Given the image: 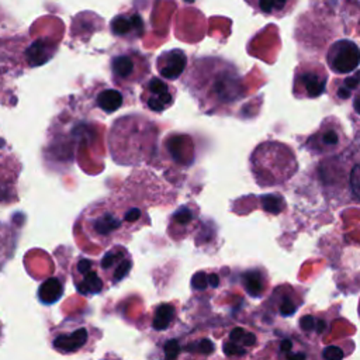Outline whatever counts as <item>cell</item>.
I'll return each instance as SVG.
<instances>
[{
	"instance_id": "6da1fadb",
	"label": "cell",
	"mask_w": 360,
	"mask_h": 360,
	"mask_svg": "<svg viewBox=\"0 0 360 360\" xmlns=\"http://www.w3.org/2000/svg\"><path fill=\"white\" fill-rule=\"evenodd\" d=\"M201 110L214 114L228 111L245 94L242 80L232 66H214L202 75H194L187 83Z\"/></svg>"
},
{
	"instance_id": "7a4b0ae2",
	"label": "cell",
	"mask_w": 360,
	"mask_h": 360,
	"mask_svg": "<svg viewBox=\"0 0 360 360\" xmlns=\"http://www.w3.org/2000/svg\"><path fill=\"white\" fill-rule=\"evenodd\" d=\"M143 214L138 207H124L118 202H100L84 218L87 233L101 245L121 238L135 229Z\"/></svg>"
},
{
	"instance_id": "3957f363",
	"label": "cell",
	"mask_w": 360,
	"mask_h": 360,
	"mask_svg": "<svg viewBox=\"0 0 360 360\" xmlns=\"http://www.w3.org/2000/svg\"><path fill=\"white\" fill-rule=\"evenodd\" d=\"M91 326L80 318H66L51 332L52 347L62 354L84 349L91 339Z\"/></svg>"
},
{
	"instance_id": "277c9868",
	"label": "cell",
	"mask_w": 360,
	"mask_h": 360,
	"mask_svg": "<svg viewBox=\"0 0 360 360\" xmlns=\"http://www.w3.org/2000/svg\"><path fill=\"white\" fill-rule=\"evenodd\" d=\"M347 142L346 134L339 121L333 118L323 120L318 131H315L305 142V148L316 156L333 155L339 152Z\"/></svg>"
},
{
	"instance_id": "5b68a950",
	"label": "cell",
	"mask_w": 360,
	"mask_h": 360,
	"mask_svg": "<svg viewBox=\"0 0 360 360\" xmlns=\"http://www.w3.org/2000/svg\"><path fill=\"white\" fill-rule=\"evenodd\" d=\"M72 278L82 295H96L104 290V278L98 263L91 259L79 256L72 269Z\"/></svg>"
},
{
	"instance_id": "8992f818",
	"label": "cell",
	"mask_w": 360,
	"mask_h": 360,
	"mask_svg": "<svg viewBox=\"0 0 360 360\" xmlns=\"http://www.w3.org/2000/svg\"><path fill=\"white\" fill-rule=\"evenodd\" d=\"M328 75L316 68H300L294 77L292 91L297 98H316L326 90Z\"/></svg>"
},
{
	"instance_id": "52a82bcc",
	"label": "cell",
	"mask_w": 360,
	"mask_h": 360,
	"mask_svg": "<svg viewBox=\"0 0 360 360\" xmlns=\"http://www.w3.org/2000/svg\"><path fill=\"white\" fill-rule=\"evenodd\" d=\"M98 267L104 280L117 284L128 276L132 269V259L124 246H114L103 255Z\"/></svg>"
},
{
	"instance_id": "ba28073f",
	"label": "cell",
	"mask_w": 360,
	"mask_h": 360,
	"mask_svg": "<svg viewBox=\"0 0 360 360\" xmlns=\"http://www.w3.org/2000/svg\"><path fill=\"white\" fill-rule=\"evenodd\" d=\"M176 98V90L162 79L150 77L142 90L141 100L143 105L153 112H163L167 110Z\"/></svg>"
},
{
	"instance_id": "9c48e42d",
	"label": "cell",
	"mask_w": 360,
	"mask_h": 360,
	"mask_svg": "<svg viewBox=\"0 0 360 360\" xmlns=\"http://www.w3.org/2000/svg\"><path fill=\"white\" fill-rule=\"evenodd\" d=\"M326 60L335 73H350L359 66V48L349 39H340L329 48Z\"/></svg>"
},
{
	"instance_id": "30bf717a",
	"label": "cell",
	"mask_w": 360,
	"mask_h": 360,
	"mask_svg": "<svg viewBox=\"0 0 360 360\" xmlns=\"http://www.w3.org/2000/svg\"><path fill=\"white\" fill-rule=\"evenodd\" d=\"M187 65V56L181 49H172L167 52H163L158 60L156 68L162 77L169 80H176L181 76Z\"/></svg>"
},
{
	"instance_id": "8fae6325",
	"label": "cell",
	"mask_w": 360,
	"mask_h": 360,
	"mask_svg": "<svg viewBox=\"0 0 360 360\" xmlns=\"http://www.w3.org/2000/svg\"><path fill=\"white\" fill-rule=\"evenodd\" d=\"M256 342L257 339L252 332L236 326L229 332L226 340L224 342V353L228 357L246 356V353L256 345Z\"/></svg>"
},
{
	"instance_id": "7c38bea8",
	"label": "cell",
	"mask_w": 360,
	"mask_h": 360,
	"mask_svg": "<svg viewBox=\"0 0 360 360\" xmlns=\"http://www.w3.org/2000/svg\"><path fill=\"white\" fill-rule=\"evenodd\" d=\"M111 72L117 83L127 84L139 80V75L136 73V63L132 56L118 55L111 60Z\"/></svg>"
},
{
	"instance_id": "4fadbf2b",
	"label": "cell",
	"mask_w": 360,
	"mask_h": 360,
	"mask_svg": "<svg viewBox=\"0 0 360 360\" xmlns=\"http://www.w3.org/2000/svg\"><path fill=\"white\" fill-rule=\"evenodd\" d=\"M269 302H273V307L281 316H290L295 314L301 305L295 294L291 290L283 291V287H277L273 291V297Z\"/></svg>"
},
{
	"instance_id": "5bb4252c",
	"label": "cell",
	"mask_w": 360,
	"mask_h": 360,
	"mask_svg": "<svg viewBox=\"0 0 360 360\" xmlns=\"http://www.w3.org/2000/svg\"><path fill=\"white\" fill-rule=\"evenodd\" d=\"M142 27V20L138 15H118L111 22V30L118 37H139Z\"/></svg>"
},
{
	"instance_id": "9a60e30c",
	"label": "cell",
	"mask_w": 360,
	"mask_h": 360,
	"mask_svg": "<svg viewBox=\"0 0 360 360\" xmlns=\"http://www.w3.org/2000/svg\"><path fill=\"white\" fill-rule=\"evenodd\" d=\"M240 283L245 291L253 298L262 297L266 288V277L259 269L245 271L240 277Z\"/></svg>"
},
{
	"instance_id": "2e32d148",
	"label": "cell",
	"mask_w": 360,
	"mask_h": 360,
	"mask_svg": "<svg viewBox=\"0 0 360 360\" xmlns=\"http://www.w3.org/2000/svg\"><path fill=\"white\" fill-rule=\"evenodd\" d=\"M63 294V283L58 277H49L38 288V300L45 304L51 305L56 302Z\"/></svg>"
},
{
	"instance_id": "e0dca14e",
	"label": "cell",
	"mask_w": 360,
	"mask_h": 360,
	"mask_svg": "<svg viewBox=\"0 0 360 360\" xmlns=\"http://www.w3.org/2000/svg\"><path fill=\"white\" fill-rule=\"evenodd\" d=\"M97 107L104 111L105 114H111L122 107L124 104V96L120 90L115 89H104L101 90L96 97Z\"/></svg>"
},
{
	"instance_id": "ac0fdd59",
	"label": "cell",
	"mask_w": 360,
	"mask_h": 360,
	"mask_svg": "<svg viewBox=\"0 0 360 360\" xmlns=\"http://www.w3.org/2000/svg\"><path fill=\"white\" fill-rule=\"evenodd\" d=\"M176 318V309L172 304L163 302L155 308L153 319H152V329L162 332L170 328L172 322Z\"/></svg>"
},
{
	"instance_id": "d6986e66",
	"label": "cell",
	"mask_w": 360,
	"mask_h": 360,
	"mask_svg": "<svg viewBox=\"0 0 360 360\" xmlns=\"http://www.w3.org/2000/svg\"><path fill=\"white\" fill-rule=\"evenodd\" d=\"M359 87V75L354 73L349 77H345L342 82H335L332 86V97L339 101L349 100L352 94L357 90Z\"/></svg>"
},
{
	"instance_id": "ffe728a7",
	"label": "cell",
	"mask_w": 360,
	"mask_h": 360,
	"mask_svg": "<svg viewBox=\"0 0 360 360\" xmlns=\"http://www.w3.org/2000/svg\"><path fill=\"white\" fill-rule=\"evenodd\" d=\"M328 322L322 318V316H316V315H304L300 319V328L302 332L308 333V335H315L319 336L326 330Z\"/></svg>"
},
{
	"instance_id": "44dd1931",
	"label": "cell",
	"mask_w": 360,
	"mask_h": 360,
	"mask_svg": "<svg viewBox=\"0 0 360 360\" xmlns=\"http://www.w3.org/2000/svg\"><path fill=\"white\" fill-rule=\"evenodd\" d=\"M52 55V51H51V46L45 42V41H37L34 42L28 52H27V56H28V60L32 66H37V65H41L44 62H46Z\"/></svg>"
},
{
	"instance_id": "7402d4cb",
	"label": "cell",
	"mask_w": 360,
	"mask_h": 360,
	"mask_svg": "<svg viewBox=\"0 0 360 360\" xmlns=\"http://www.w3.org/2000/svg\"><path fill=\"white\" fill-rule=\"evenodd\" d=\"M219 278L214 273H205V271H197L191 278V285L194 290H205L208 285L218 287Z\"/></svg>"
},
{
	"instance_id": "603a6c76",
	"label": "cell",
	"mask_w": 360,
	"mask_h": 360,
	"mask_svg": "<svg viewBox=\"0 0 360 360\" xmlns=\"http://www.w3.org/2000/svg\"><path fill=\"white\" fill-rule=\"evenodd\" d=\"M197 214L193 211V205H183L180 207L172 217V225L176 226H187L195 219Z\"/></svg>"
},
{
	"instance_id": "cb8c5ba5",
	"label": "cell",
	"mask_w": 360,
	"mask_h": 360,
	"mask_svg": "<svg viewBox=\"0 0 360 360\" xmlns=\"http://www.w3.org/2000/svg\"><path fill=\"white\" fill-rule=\"evenodd\" d=\"M262 200V205L263 208L270 212V214H277L281 211L283 208V198L278 197V195H274V194H267V195H263L260 197Z\"/></svg>"
},
{
	"instance_id": "d4e9b609",
	"label": "cell",
	"mask_w": 360,
	"mask_h": 360,
	"mask_svg": "<svg viewBox=\"0 0 360 360\" xmlns=\"http://www.w3.org/2000/svg\"><path fill=\"white\" fill-rule=\"evenodd\" d=\"M287 0H259V8L263 13H276L285 6Z\"/></svg>"
},
{
	"instance_id": "484cf974",
	"label": "cell",
	"mask_w": 360,
	"mask_h": 360,
	"mask_svg": "<svg viewBox=\"0 0 360 360\" xmlns=\"http://www.w3.org/2000/svg\"><path fill=\"white\" fill-rule=\"evenodd\" d=\"M322 356H323L325 359H340V357H343L345 354L339 352V347L336 349V347L330 346V347H328V349H325V350L322 352Z\"/></svg>"
}]
</instances>
